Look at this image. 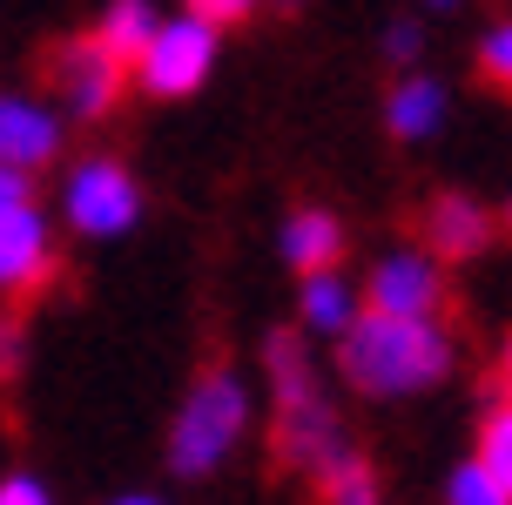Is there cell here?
Returning <instances> with one entry per match:
<instances>
[{
  "label": "cell",
  "instance_id": "4316f807",
  "mask_svg": "<svg viewBox=\"0 0 512 505\" xmlns=\"http://www.w3.org/2000/svg\"><path fill=\"white\" fill-rule=\"evenodd\" d=\"M506 229H512V202H506Z\"/></svg>",
  "mask_w": 512,
  "mask_h": 505
},
{
  "label": "cell",
  "instance_id": "52a82bcc",
  "mask_svg": "<svg viewBox=\"0 0 512 505\" xmlns=\"http://www.w3.org/2000/svg\"><path fill=\"white\" fill-rule=\"evenodd\" d=\"M54 88L75 115H108L115 95H122V61L102 48V41H68L54 54Z\"/></svg>",
  "mask_w": 512,
  "mask_h": 505
},
{
  "label": "cell",
  "instance_id": "30bf717a",
  "mask_svg": "<svg viewBox=\"0 0 512 505\" xmlns=\"http://www.w3.org/2000/svg\"><path fill=\"white\" fill-rule=\"evenodd\" d=\"M492 236V216L479 209V202L465 196H438L432 209H425V243H432L438 256H479Z\"/></svg>",
  "mask_w": 512,
  "mask_h": 505
},
{
  "label": "cell",
  "instance_id": "8992f818",
  "mask_svg": "<svg viewBox=\"0 0 512 505\" xmlns=\"http://www.w3.org/2000/svg\"><path fill=\"white\" fill-rule=\"evenodd\" d=\"M135 216H142V189L122 162H81L68 182V223L81 236H122Z\"/></svg>",
  "mask_w": 512,
  "mask_h": 505
},
{
  "label": "cell",
  "instance_id": "7c38bea8",
  "mask_svg": "<svg viewBox=\"0 0 512 505\" xmlns=\"http://www.w3.org/2000/svg\"><path fill=\"white\" fill-rule=\"evenodd\" d=\"M384 122H391V135H405V142H425L438 122H445V88L425 75H411L391 88V108H384Z\"/></svg>",
  "mask_w": 512,
  "mask_h": 505
},
{
  "label": "cell",
  "instance_id": "9c48e42d",
  "mask_svg": "<svg viewBox=\"0 0 512 505\" xmlns=\"http://www.w3.org/2000/svg\"><path fill=\"white\" fill-rule=\"evenodd\" d=\"M54 149H61V128H54L48 108H34V101H21V95H0V162L27 176V169H41Z\"/></svg>",
  "mask_w": 512,
  "mask_h": 505
},
{
  "label": "cell",
  "instance_id": "603a6c76",
  "mask_svg": "<svg viewBox=\"0 0 512 505\" xmlns=\"http://www.w3.org/2000/svg\"><path fill=\"white\" fill-rule=\"evenodd\" d=\"M391 54H398V61L418 54V27H391Z\"/></svg>",
  "mask_w": 512,
  "mask_h": 505
},
{
  "label": "cell",
  "instance_id": "e0dca14e",
  "mask_svg": "<svg viewBox=\"0 0 512 505\" xmlns=\"http://www.w3.org/2000/svg\"><path fill=\"white\" fill-rule=\"evenodd\" d=\"M445 505H512V499L486 479V472H479V465H459L452 485H445Z\"/></svg>",
  "mask_w": 512,
  "mask_h": 505
},
{
  "label": "cell",
  "instance_id": "8fae6325",
  "mask_svg": "<svg viewBox=\"0 0 512 505\" xmlns=\"http://www.w3.org/2000/svg\"><path fill=\"white\" fill-rule=\"evenodd\" d=\"M283 256H290V270H304V277L331 270L337 256H344V229H337V216L331 209H297V216L283 223Z\"/></svg>",
  "mask_w": 512,
  "mask_h": 505
},
{
  "label": "cell",
  "instance_id": "ac0fdd59",
  "mask_svg": "<svg viewBox=\"0 0 512 505\" xmlns=\"http://www.w3.org/2000/svg\"><path fill=\"white\" fill-rule=\"evenodd\" d=\"M479 68H486V81L512 88V21H499L486 41H479Z\"/></svg>",
  "mask_w": 512,
  "mask_h": 505
},
{
  "label": "cell",
  "instance_id": "cb8c5ba5",
  "mask_svg": "<svg viewBox=\"0 0 512 505\" xmlns=\"http://www.w3.org/2000/svg\"><path fill=\"white\" fill-rule=\"evenodd\" d=\"M499 378H506V398H512V337H506V351H499Z\"/></svg>",
  "mask_w": 512,
  "mask_h": 505
},
{
  "label": "cell",
  "instance_id": "2e32d148",
  "mask_svg": "<svg viewBox=\"0 0 512 505\" xmlns=\"http://www.w3.org/2000/svg\"><path fill=\"white\" fill-rule=\"evenodd\" d=\"M324 505H384V492H378V472H371V465H364L358 452H344L331 465V472H324Z\"/></svg>",
  "mask_w": 512,
  "mask_h": 505
},
{
  "label": "cell",
  "instance_id": "d6986e66",
  "mask_svg": "<svg viewBox=\"0 0 512 505\" xmlns=\"http://www.w3.org/2000/svg\"><path fill=\"white\" fill-rule=\"evenodd\" d=\"M0 505H54V492L34 479V472H7V479H0Z\"/></svg>",
  "mask_w": 512,
  "mask_h": 505
},
{
  "label": "cell",
  "instance_id": "7402d4cb",
  "mask_svg": "<svg viewBox=\"0 0 512 505\" xmlns=\"http://www.w3.org/2000/svg\"><path fill=\"white\" fill-rule=\"evenodd\" d=\"M14 202H27V176L0 162V209H14Z\"/></svg>",
  "mask_w": 512,
  "mask_h": 505
},
{
  "label": "cell",
  "instance_id": "5bb4252c",
  "mask_svg": "<svg viewBox=\"0 0 512 505\" xmlns=\"http://www.w3.org/2000/svg\"><path fill=\"white\" fill-rule=\"evenodd\" d=\"M149 34H155V7H149V0H115V7L102 14V34H95V41L128 68V61H142Z\"/></svg>",
  "mask_w": 512,
  "mask_h": 505
},
{
  "label": "cell",
  "instance_id": "7a4b0ae2",
  "mask_svg": "<svg viewBox=\"0 0 512 505\" xmlns=\"http://www.w3.org/2000/svg\"><path fill=\"white\" fill-rule=\"evenodd\" d=\"M263 364H270V398H277V458L290 472L324 479L351 445H344V431H337V411H331V398H324L317 371H310L297 330H277L270 351H263Z\"/></svg>",
  "mask_w": 512,
  "mask_h": 505
},
{
  "label": "cell",
  "instance_id": "6da1fadb",
  "mask_svg": "<svg viewBox=\"0 0 512 505\" xmlns=\"http://www.w3.org/2000/svg\"><path fill=\"white\" fill-rule=\"evenodd\" d=\"M337 371L351 391L364 398H411V391H432L452 371V337L438 324H405V317H371L337 337Z\"/></svg>",
  "mask_w": 512,
  "mask_h": 505
},
{
  "label": "cell",
  "instance_id": "484cf974",
  "mask_svg": "<svg viewBox=\"0 0 512 505\" xmlns=\"http://www.w3.org/2000/svg\"><path fill=\"white\" fill-rule=\"evenodd\" d=\"M432 7H459V0H432Z\"/></svg>",
  "mask_w": 512,
  "mask_h": 505
},
{
  "label": "cell",
  "instance_id": "d4e9b609",
  "mask_svg": "<svg viewBox=\"0 0 512 505\" xmlns=\"http://www.w3.org/2000/svg\"><path fill=\"white\" fill-rule=\"evenodd\" d=\"M115 505H162V499H149V492H128V499H115Z\"/></svg>",
  "mask_w": 512,
  "mask_h": 505
},
{
  "label": "cell",
  "instance_id": "9a60e30c",
  "mask_svg": "<svg viewBox=\"0 0 512 505\" xmlns=\"http://www.w3.org/2000/svg\"><path fill=\"white\" fill-rule=\"evenodd\" d=\"M472 465L512 499V398H499L486 411V425H479V458H472Z\"/></svg>",
  "mask_w": 512,
  "mask_h": 505
},
{
  "label": "cell",
  "instance_id": "4fadbf2b",
  "mask_svg": "<svg viewBox=\"0 0 512 505\" xmlns=\"http://www.w3.org/2000/svg\"><path fill=\"white\" fill-rule=\"evenodd\" d=\"M304 330H331V337H344V330L358 324V290L337 277V270H317V277H304Z\"/></svg>",
  "mask_w": 512,
  "mask_h": 505
},
{
  "label": "cell",
  "instance_id": "3957f363",
  "mask_svg": "<svg viewBox=\"0 0 512 505\" xmlns=\"http://www.w3.org/2000/svg\"><path fill=\"white\" fill-rule=\"evenodd\" d=\"M243 431H250V384L236 378L230 364H209L203 378L189 384L176 425H169V472L176 479H209L243 445Z\"/></svg>",
  "mask_w": 512,
  "mask_h": 505
},
{
  "label": "cell",
  "instance_id": "ffe728a7",
  "mask_svg": "<svg viewBox=\"0 0 512 505\" xmlns=\"http://www.w3.org/2000/svg\"><path fill=\"white\" fill-rule=\"evenodd\" d=\"M256 0H189V14H196V21H243V14H250Z\"/></svg>",
  "mask_w": 512,
  "mask_h": 505
},
{
  "label": "cell",
  "instance_id": "277c9868",
  "mask_svg": "<svg viewBox=\"0 0 512 505\" xmlns=\"http://www.w3.org/2000/svg\"><path fill=\"white\" fill-rule=\"evenodd\" d=\"M209 61H216V27L196 21V14H182V21H155L149 48H142V88L149 95H189V88H203Z\"/></svg>",
  "mask_w": 512,
  "mask_h": 505
},
{
  "label": "cell",
  "instance_id": "44dd1931",
  "mask_svg": "<svg viewBox=\"0 0 512 505\" xmlns=\"http://www.w3.org/2000/svg\"><path fill=\"white\" fill-rule=\"evenodd\" d=\"M14 371H21V324L0 317V378H14Z\"/></svg>",
  "mask_w": 512,
  "mask_h": 505
},
{
  "label": "cell",
  "instance_id": "ba28073f",
  "mask_svg": "<svg viewBox=\"0 0 512 505\" xmlns=\"http://www.w3.org/2000/svg\"><path fill=\"white\" fill-rule=\"evenodd\" d=\"M54 277V243L34 202L0 209V290H41Z\"/></svg>",
  "mask_w": 512,
  "mask_h": 505
},
{
  "label": "cell",
  "instance_id": "5b68a950",
  "mask_svg": "<svg viewBox=\"0 0 512 505\" xmlns=\"http://www.w3.org/2000/svg\"><path fill=\"white\" fill-rule=\"evenodd\" d=\"M371 317H405V324H438V303H445V277H438V256L425 250H391L371 270Z\"/></svg>",
  "mask_w": 512,
  "mask_h": 505
}]
</instances>
